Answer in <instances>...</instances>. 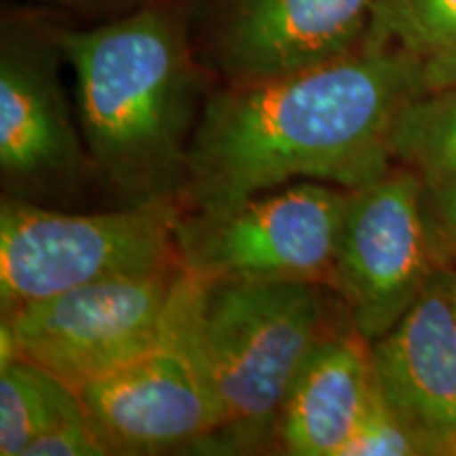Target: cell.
Masks as SVG:
<instances>
[{
  "label": "cell",
  "mask_w": 456,
  "mask_h": 456,
  "mask_svg": "<svg viewBox=\"0 0 456 456\" xmlns=\"http://www.w3.org/2000/svg\"><path fill=\"white\" fill-rule=\"evenodd\" d=\"M427 186H429L433 216H436L437 224H440L450 245L456 249V174L444 180L431 182Z\"/></svg>",
  "instance_id": "18"
},
{
  "label": "cell",
  "mask_w": 456,
  "mask_h": 456,
  "mask_svg": "<svg viewBox=\"0 0 456 456\" xmlns=\"http://www.w3.org/2000/svg\"><path fill=\"white\" fill-rule=\"evenodd\" d=\"M442 456H456V431L452 433V436L448 437V442L444 444Z\"/></svg>",
  "instance_id": "20"
},
{
  "label": "cell",
  "mask_w": 456,
  "mask_h": 456,
  "mask_svg": "<svg viewBox=\"0 0 456 456\" xmlns=\"http://www.w3.org/2000/svg\"><path fill=\"white\" fill-rule=\"evenodd\" d=\"M363 41L402 57L423 95L456 85V0H374Z\"/></svg>",
  "instance_id": "13"
},
{
  "label": "cell",
  "mask_w": 456,
  "mask_h": 456,
  "mask_svg": "<svg viewBox=\"0 0 456 456\" xmlns=\"http://www.w3.org/2000/svg\"><path fill=\"white\" fill-rule=\"evenodd\" d=\"M43 3L60 4V7H70L74 11H87V13H104V11H112V13H129L146 4L157 3V0H43Z\"/></svg>",
  "instance_id": "19"
},
{
  "label": "cell",
  "mask_w": 456,
  "mask_h": 456,
  "mask_svg": "<svg viewBox=\"0 0 456 456\" xmlns=\"http://www.w3.org/2000/svg\"><path fill=\"white\" fill-rule=\"evenodd\" d=\"M374 385L370 340L346 319L313 346L294 376L277 448L289 456H342Z\"/></svg>",
  "instance_id": "12"
},
{
  "label": "cell",
  "mask_w": 456,
  "mask_h": 456,
  "mask_svg": "<svg viewBox=\"0 0 456 456\" xmlns=\"http://www.w3.org/2000/svg\"><path fill=\"white\" fill-rule=\"evenodd\" d=\"M188 41L212 85L326 64L363 43L374 0H182Z\"/></svg>",
  "instance_id": "10"
},
{
  "label": "cell",
  "mask_w": 456,
  "mask_h": 456,
  "mask_svg": "<svg viewBox=\"0 0 456 456\" xmlns=\"http://www.w3.org/2000/svg\"><path fill=\"white\" fill-rule=\"evenodd\" d=\"M332 289L306 281L205 279L199 332L222 406L208 452L277 448L294 376L313 346L346 322Z\"/></svg>",
  "instance_id": "3"
},
{
  "label": "cell",
  "mask_w": 456,
  "mask_h": 456,
  "mask_svg": "<svg viewBox=\"0 0 456 456\" xmlns=\"http://www.w3.org/2000/svg\"><path fill=\"white\" fill-rule=\"evenodd\" d=\"M182 212L180 203H152L66 214L3 197L0 315L83 285L182 265L175 248Z\"/></svg>",
  "instance_id": "4"
},
{
  "label": "cell",
  "mask_w": 456,
  "mask_h": 456,
  "mask_svg": "<svg viewBox=\"0 0 456 456\" xmlns=\"http://www.w3.org/2000/svg\"><path fill=\"white\" fill-rule=\"evenodd\" d=\"M420 95L412 68L368 41L283 77L212 85L192 135L182 208L224 212L294 182L366 186L393 167V127Z\"/></svg>",
  "instance_id": "1"
},
{
  "label": "cell",
  "mask_w": 456,
  "mask_h": 456,
  "mask_svg": "<svg viewBox=\"0 0 456 456\" xmlns=\"http://www.w3.org/2000/svg\"><path fill=\"white\" fill-rule=\"evenodd\" d=\"M184 277L175 265L148 275L110 279L30 302L0 322L17 357L47 370L74 391L129 362L161 334Z\"/></svg>",
  "instance_id": "9"
},
{
  "label": "cell",
  "mask_w": 456,
  "mask_h": 456,
  "mask_svg": "<svg viewBox=\"0 0 456 456\" xmlns=\"http://www.w3.org/2000/svg\"><path fill=\"white\" fill-rule=\"evenodd\" d=\"M429 446L419 431L387 402L379 385L342 456H429Z\"/></svg>",
  "instance_id": "16"
},
{
  "label": "cell",
  "mask_w": 456,
  "mask_h": 456,
  "mask_svg": "<svg viewBox=\"0 0 456 456\" xmlns=\"http://www.w3.org/2000/svg\"><path fill=\"white\" fill-rule=\"evenodd\" d=\"M349 192L323 182H294L224 212L184 209L175 228L178 258L208 281H306L330 288Z\"/></svg>",
  "instance_id": "7"
},
{
  "label": "cell",
  "mask_w": 456,
  "mask_h": 456,
  "mask_svg": "<svg viewBox=\"0 0 456 456\" xmlns=\"http://www.w3.org/2000/svg\"><path fill=\"white\" fill-rule=\"evenodd\" d=\"M55 28L11 15L0 34V175L4 197L34 203L98 180L66 98Z\"/></svg>",
  "instance_id": "8"
},
{
  "label": "cell",
  "mask_w": 456,
  "mask_h": 456,
  "mask_svg": "<svg viewBox=\"0 0 456 456\" xmlns=\"http://www.w3.org/2000/svg\"><path fill=\"white\" fill-rule=\"evenodd\" d=\"M98 433L91 425L87 410L61 420L28 446L24 456H104Z\"/></svg>",
  "instance_id": "17"
},
{
  "label": "cell",
  "mask_w": 456,
  "mask_h": 456,
  "mask_svg": "<svg viewBox=\"0 0 456 456\" xmlns=\"http://www.w3.org/2000/svg\"><path fill=\"white\" fill-rule=\"evenodd\" d=\"M452 258L454 248L433 216L429 186L399 163L349 192L330 288L351 326L372 342L395 326Z\"/></svg>",
  "instance_id": "6"
},
{
  "label": "cell",
  "mask_w": 456,
  "mask_h": 456,
  "mask_svg": "<svg viewBox=\"0 0 456 456\" xmlns=\"http://www.w3.org/2000/svg\"><path fill=\"white\" fill-rule=\"evenodd\" d=\"M450 283H452V294H454V305H456V249H454V258L450 262Z\"/></svg>",
  "instance_id": "21"
},
{
  "label": "cell",
  "mask_w": 456,
  "mask_h": 456,
  "mask_svg": "<svg viewBox=\"0 0 456 456\" xmlns=\"http://www.w3.org/2000/svg\"><path fill=\"white\" fill-rule=\"evenodd\" d=\"M205 279L184 269L161 334L148 349L78 389L108 454L203 448L222 406L199 332Z\"/></svg>",
  "instance_id": "5"
},
{
  "label": "cell",
  "mask_w": 456,
  "mask_h": 456,
  "mask_svg": "<svg viewBox=\"0 0 456 456\" xmlns=\"http://www.w3.org/2000/svg\"><path fill=\"white\" fill-rule=\"evenodd\" d=\"M387 402L423 436L431 456L456 431V305L450 266L437 271L403 317L370 342Z\"/></svg>",
  "instance_id": "11"
},
{
  "label": "cell",
  "mask_w": 456,
  "mask_h": 456,
  "mask_svg": "<svg viewBox=\"0 0 456 456\" xmlns=\"http://www.w3.org/2000/svg\"><path fill=\"white\" fill-rule=\"evenodd\" d=\"M393 159L427 184L456 174V85L410 102L393 127Z\"/></svg>",
  "instance_id": "15"
},
{
  "label": "cell",
  "mask_w": 456,
  "mask_h": 456,
  "mask_svg": "<svg viewBox=\"0 0 456 456\" xmlns=\"http://www.w3.org/2000/svg\"><path fill=\"white\" fill-rule=\"evenodd\" d=\"M74 74L77 118L95 178L123 205L180 203L212 81L182 4H146L94 28H55Z\"/></svg>",
  "instance_id": "2"
},
{
  "label": "cell",
  "mask_w": 456,
  "mask_h": 456,
  "mask_svg": "<svg viewBox=\"0 0 456 456\" xmlns=\"http://www.w3.org/2000/svg\"><path fill=\"white\" fill-rule=\"evenodd\" d=\"M85 412L81 395L26 359L0 368V454L24 456L45 431Z\"/></svg>",
  "instance_id": "14"
}]
</instances>
